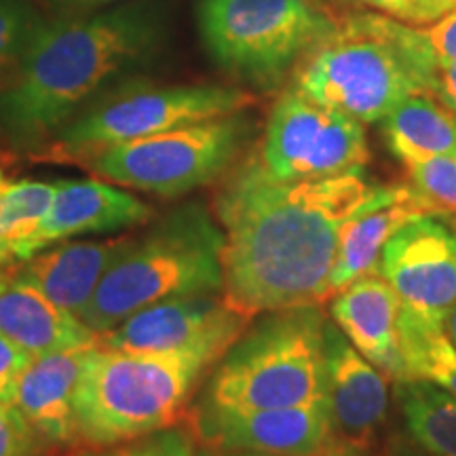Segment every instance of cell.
Here are the masks:
<instances>
[{"label": "cell", "mask_w": 456, "mask_h": 456, "mask_svg": "<svg viewBox=\"0 0 456 456\" xmlns=\"http://www.w3.org/2000/svg\"><path fill=\"white\" fill-rule=\"evenodd\" d=\"M403 191L406 184H372L362 171L277 182L258 157L248 159L216 197V218L224 231L222 298L249 319L323 305L342 226Z\"/></svg>", "instance_id": "cell-1"}, {"label": "cell", "mask_w": 456, "mask_h": 456, "mask_svg": "<svg viewBox=\"0 0 456 456\" xmlns=\"http://www.w3.org/2000/svg\"><path fill=\"white\" fill-rule=\"evenodd\" d=\"M169 30L167 0H127L91 15L47 20L0 87V135L20 151L51 144L112 83L152 64Z\"/></svg>", "instance_id": "cell-2"}, {"label": "cell", "mask_w": 456, "mask_h": 456, "mask_svg": "<svg viewBox=\"0 0 456 456\" xmlns=\"http://www.w3.org/2000/svg\"><path fill=\"white\" fill-rule=\"evenodd\" d=\"M437 70L423 30L353 13L302 57L292 89L359 123H379L410 95L433 94Z\"/></svg>", "instance_id": "cell-3"}, {"label": "cell", "mask_w": 456, "mask_h": 456, "mask_svg": "<svg viewBox=\"0 0 456 456\" xmlns=\"http://www.w3.org/2000/svg\"><path fill=\"white\" fill-rule=\"evenodd\" d=\"M228 346L205 342L169 353H134L98 342L74 399L78 442L102 448L180 425L199 383Z\"/></svg>", "instance_id": "cell-4"}, {"label": "cell", "mask_w": 456, "mask_h": 456, "mask_svg": "<svg viewBox=\"0 0 456 456\" xmlns=\"http://www.w3.org/2000/svg\"><path fill=\"white\" fill-rule=\"evenodd\" d=\"M222 254L224 231L212 214L201 203L182 205L134 239L78 319L100 336L157 302L222 294Z\"/></svg>", "instance_id": "cell-5"}, {"label": "cell", "mask_w": 456, "mask_h": 456, "mask_svg": "<svg viewBox=\"0 0 456 456\" xmlns=\"http://www.w3.org/2000/svg\"><path fill=\"white\" fill-rule=\"evenodd\" d=\"M326 326L322 305L265 313L218 359L199 402L271 410L328 399Z\"/></svg>", "instance_id": "cell-6"}, {"label": "cell", "mask_w": 456, "mask_h": 456, "mask_svg": "<svg viewBox=\"0 0 456 456\" xmlns=\"http://www.w3.org/2000/svg\"><path fill=\"white\" fill-rule=\"evenodd\" d=\"M205 51L232 81L275 91L336 21L315 0H197Z\"/></svg>", "instance_id": "cell-7"}, {"label": "cell", "mask_w": 456, "mask_h": 456, "mask_svg": "<svg viewBox=\"0 0 456 456\" xmlns=\"http://www.w3.org/2000/svg\"><path fill=\"white\" fill-rule=\"evenodd\" d=\"M252 131L249 117L237 112L108 146L83 159L81 165L110 184L174 199L226 174L248 146Z\"/></svg>", "instance_id": "cell-8"}, {"label": "cell", "mask_w": 456, "mask_h": 456, "mask_svg": "<svg viewBox=\"0 0 456 456\" xmlns=\"http://www.w3.org/2000/svg\"><path fill=\"white\" fill-rule=\"evenodd\" d=\"M254 95L222 85H127L104 91L51 140V155L83 161L123 142L245 112Z\"/></svg>", "instance_id": "cell-9"}, {"label": "cell", "mask_w": 456, "mask_h": 456, "mask_svg": "<svg viewBox=\"0 0 456 456\" xmlns=\"http://www.w3.org/2000/svg\"><path fill=\"white\" fill-rule=\"evenodd\" d=\"M258 161L277 182H309L363 171L370 148L363 123L285 89L266 121Z\"/></svg>", "instance_id": "cell-10"}, {"label": "cell", "mask_w": 456, "mask_h": 456, "mask_svg": "<svg viewBox=\"0 0 456 456\" xmlns=\"http://www.w3.org/2000/svg\"><path fill=\"white\" fill-rule=\"evenodd\" d=\"M402 300V313L431 332H446L456 302V214L433 212L403 224L376 262Z\"/></svg>", "instance_id": "cell-11"}, {"label": "cell", "mask_w": 456, "mask_h": 456, "mask_svg": "<svg viewBox=\"0 0 456 456\" xmlns=\"http://www.w3.org/2000/svg\"><path fill=\"white\" fill-rule=\"evenodd\" d=\"M188 431L199 448L269 456H328L338 448L328 399L294 408L235 410L197 402Z\"/></svg>", "instance_id": "cell-12"}, {"label": "cell", "mask_w": 456, "mask_h": 456, "mask_svg": "<svg viewBox=\"0 0 456 456\" xmlns=\"http://www.w3.org/2000/svg\"><path fill=\"white\" fill-rule=\"evenodd\" d=\"M254 319L226 305L222 294L182 296L144 306L98 336L100 346L134 353H169L205 342L232 345Z\"/></svg>", "instance_id": "cell-13"}, {"label": "cell", "mask_w": 456, "mask_h": 456, "mask_svg": "<svg viewBox=\"0 0 456 456\" xmlns=\"http://www.w3.org/2000/svg\"><path fill=\"white\" fill-rule=\"evenodd\" d=\"M328 403L338 448L372 450L389 414V380L334 323L326 326Z\"/></svg>", "instance_id": "cell-14"}, {"label": "cell", "mask_w": 456, "mask_h": 456, "mask_svg": "<svg viewBox=\"0 0 456 456\" xmlns=\"http://www.w3.org/2000/svg\"><path fill=\"white\" fill-rule=\"evenodd\" d=\"M152 218L151 205L106 180H57L47 214L28 241L24 258L60 241L81 235H106L144 224Z\"/></svg>", "instance_id": "cell-15"}, {"label": "cell", "mask_w": 456, "mask_h": 456, "mask_svg": "<svg viewBox=\"0 0 456 456\" xmlns=\"http://www.w3.org/2000/svg\"><path fill=\"white\" fill-rule=\"evenodd\" d=\"M334 326L355 349L391 380L410 379L402 353V300L376 273L359 277L332 298Z\"/></svg>", "instance_id": "cell-16"}, {"label": "cell", "mask_w": 456, "mask_h": 456, "mask_svg": "<svg viewBox=\"0 0 456 456\" xmlns=\"http://www.w3.org/2000/svg\"><path fill=\"white\" fill-rule=\"evenodd\" d=\"M135 237L104 241H60L7 269L45 298L72 315H81L112 265L127 252Z\"/></svg>", "instance_id": "cell-17"}, {"label": "cell", "mask_w": 456, "mask_h": 456, "mask_svg": "<svg viewBox=\"0 0 456 456\" xmlns=\"http://www.w3.org/2000/svg\"><path fill=\"white\" fill-rule=\"evenodd\" d=\"M95 345L98 340L34 357L17 383L13 406L49 446L78 442L74 399Z\"/></svg>", "instance_id": "cell-18"}, {"label": "cell", "mask_w": 456, "mask_h": 456, "mask_svg": "<svg viewBox=\"0 0 456 456\" xmlns=\"http://www.w3.org/2000/svg\"><path fill=\"white\" fill-rule=\"evenodd\" d=\"M0 334L32 359L98 340L81 319L20 281L7 266L0 269Z\"/></svg>", "instance_id": "cell-19"}, {"label": "cell", "mask_w": 456, "mask_h": 456, "mask_svg": "<svg viewBox=\"0 0 456 456\" xmlns=\"http://www.w3.org/2000/svg\"><path fill=\"white\" fill-rule=\"evenodd\" d=\"M433 212L440 209L427 203L412 186H406V191L395 201L368 209L346 222L340 231L336 260L330 273V300L355 279L374 273L380 252L399 228Z\"/></svg>", "instance_id": "cell-20"}, {"label": "cell", "mask_w": 456, "mask_h": 456, "mask_svg": "<svg viewBox=\"0 0 456 456\" xmlns=\"http://www.w3.org/2000/svg\"><path fill=\"white\" fill-rule=\"evenodd\" d=\"M393 157L414 165L433 157H456V114L431 94H414L383 118Z\"/></svg>", "instance_id": "cell-21"}, {"label": "cell", "mask_w": 456, "mask_h": 456, "mask_svg": "<svg viewBox=\"0 0 456 456\" xmlns=\"http://www.w3.org/2000/svg\"><path fill=\"white\" fill-rule=\"evenodd\" d=\"M408 436L429 456H456V397L425 379L395 380Z\"/></svg>", "instance_id": "cell-22"}, {"label": "cell", "mask_w": 456, "mask_h": 456, "mask_svg": "<svg viewBox=\"0 0 456 456\" xmlns=\"http://www.w3.org/2000/svg\"><path fill=\"white\" fill-rule=\"evenodd\" d=\"M55 195V182L11 178L0 169V269L17 265Z\"/></svg>", "instance_id": "cell-23"}, {"label": "cell", "mask_w": 456, "mask_h": 456, "mask_svg": "<svg viewBox=\"0 0 456 456\" xmlns=\"http://www.w3.org/2000/svg\"><path fill=\"white\" fill-rule=\"evenodd\" d=\"M402 353L410 379H425L456 397V346L446 332H431L402 313Z\"/></svg>", "instance_id": "cell-24"}, {"label": "cell", "mask_w": 456, "mask_h": 456, "mask_svg": "<svg viewBox=\"0 0 456 456\" xmlns=\"http://www.w3.org/2000/svg\"><path fill=\"white\" fill-rule=\"evenodd\" d=\"M47 15L32 0H0V87L13 77Z\"/></svg>", "instance_id": "cell-25"}, {"label": "cell", "mask_w": 456, "mask_h": 456, "mask_svg": "<svg viewBox=\"0 0 456 456\" xmlns=\"http://www.w3.org/2000/svg\"><path fill=\"white\" fill-rule=\"evenodd\" d=\"M412 188L440 212L456 214V157H433L408 165Z\"/></svg>", "instance_id": "cell-26"}, {"label": "cell", "mask_w": 456, "mask_h": 456, "mask_svg": "<svg viewBox=\"0 0 456 456\" xmlns=\"http://www.w3.org/2000/svg\"><path fill=\"white\" fill-rule=\"evenodd\" d=\"M78 456H197V444L191 431L175 425L151 433V436L102 446L100 450H91Z\"/></svg>", "instance_id": "cell-27"}, {"label": "cell", "mask_w": 456, "mask_h": 456, "mask_svg": "<svg viewBox=\"0 0 456 456\" xmlns=\"http://www.w3.org/2000/svg\"><path fill=\"white\" fill-rule=\"evenodd\" d=\"M47 448L13 403L0 402V456H45Z\"/></svg>", "instance_id": "cell-28"}, {"label": "cell", "mask_w": 456, "mask_h": 456, "mask_svg": "<svg viewBox=\"0 0 456 456\" xmlns=\"http://www.w3.org/2000/svg\"><path fill=\"white\" fill-rule=\"evenodd\" d=\"M362 3L410 24H433L454 7L450 0H362Z\"/></svg>", "instance_id": "cell-29"}, {"label": "cell", "mask_w": 456, "mask_h": 456, "mask_svg": "<svg viewBox=\"0 0 456 456\" xmlns=\"http://www.w3.org/2000/svg\"><path fill=\"white\" fill-rule=\"evenodd\" d=\"M32 357L15 342L0 334V402L13 403L17 383Z\"/></svg>", "instance_id": "cell-30"}, {"label": "cell", "mask_w": 456, "mask_h": 456, "mask_svg": "<svg viewBox=\"0 0 456 456\" xmlns=\"http://www.w3.org/2000/svg\"><path fill=\"white\" fill-rule=\"evenodd\" d=\"M425 38L429 43V49L436 57L437 66L446 68L456 64V4L446 15L433 21L431 28H427Z\"/></svg>", "instance_id": "cell-31"}, {"label": "cell", "mask_w": 456, "mask_h": 456, "mask_svg": "<svg viewBox=\"0 0 456 456\" xmlns=\"http://www.w3.org/2000/svg\"><path fill=\"white\" fill-rule=\"evenodd\" d=\"M53 17H78L117 7L127 0H38Z\"/></svg>", "instance_id": "cell-32"}, {"label": "cell", "mask_w": 456, "mask_h": 456, "mask_svg": "<svg viewBox=\"0 0 456 456\" xmlns=\"http://www.w3.org/2000/svg\"><path fill=\"white\" fill-rule=\"evenodd\" d=\"M431 95L456 114V64L437 70Z\"/></svg>", "instance_id": "cell-33"}, {"label": "cell", "mask_w": 456, "mask_h": 456, "mask_svg": "<svg viewBox=\"0 0 456 456\" xmlns=\"http://www.w3.org/2000/svg\"><path fill=\"white\" fill-rule=\"evenodd\" d=\"M197 456H269V454H258V452H220V450H208L197 446Z\"/></svg>", "instance_id": "cell-34"}, {"label": "cell", "mask_w": 456, "mask_h": 456, "mask_svg": "<svg viewBox=\"0 0 456 456\" xmlns=\"http://www.w3.org/2000/svg\"><path fill=\"white\" fill-rule=\"evenodd\" d=\"M446 334H448V338L452 340V345L456 346V302H454V306H452V313H450Z\"/></svg>", "instance_id": "cell-35"}, {"label": "cell", "mask_w": 456, "mask_h": 456, "mask_svg": "<svg viewBox=\"0 0 456 456\" xmlns=\"http://www.w3.org/2000/svg\"><path fill=\"white\" fill-rule=\"evenodd\" d=\"M328 456H359V454L357 452H351V450H346V448H336Z\"/></svg>", "instance_id": "cell-36"}, {"label": "cell", "mask_w": 456, "mask_h": 456, "mask_svg": "<svg viewBox=\"0 0 456 456\" xmlns=\"http://www.w3.org/2000/svg\"><path fill=\"white\" fill-rule=\"evenodd\" d=\"M450 3H454V4H456V0H450Z\"/></svg>", "instance_id": "cell-37"}, {"label": "cell", "mask_w": 456, "mask_h": 456, "mask_svg": "<svg viewBox=\"0 0 456 456\" xmlns=\"http://www.w3.org/2000/svg\"><path fill=\"white\" fill-rule=\"evenodd\" d=\"M410 456H420V454H410Z\"/></svg>", "instance_id": "cell-38"}]
</instances>
